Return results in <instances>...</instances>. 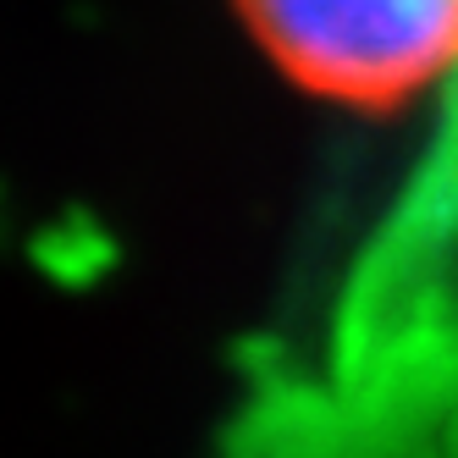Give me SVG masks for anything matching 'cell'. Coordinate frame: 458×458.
Listing matches in <instances>:
<instances>
[{
    "label": "cell",
    "mask_w": 458,
    "mask_h": 458,
    "mask_svg": "<svg viewBox=\"0 0 458 458\" xmlns=\"http://www.w3.org/2000/svg\"><path fill=\"white\" fill-rule=\"evenodd\" d=\"M249 39L315 100L386 111L458 67V0H233Z\"/></svg>",
    "instance_id": "obj_1"
}]
</instances>
